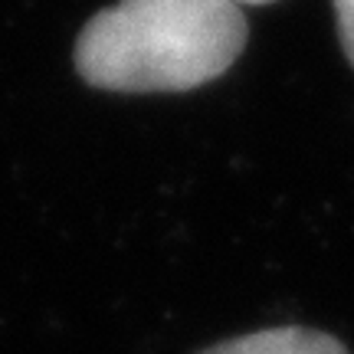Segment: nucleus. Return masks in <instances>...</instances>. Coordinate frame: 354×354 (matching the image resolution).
<instances>
[{
    "mask_svg": "<svg viewBox=\"0 0 354 354\" xmlns=\"http://www.w3.org/2000/svg\"><path fill=\"white\" fill-rule=\"evenodd\" d=\"M246 46L233 0H118L76 39V69L109 92H187L223 76Z\"/></svg>",
    "mask_w": 354,
    "mask_h": 354,
    "instance_id": "1",
    "label": "nucleus"
},
{
    "mask_svg": "<svg viewBox=\"0 0 354 354\" xmlns=\"http://www.w3.org/2000/svg\"><path fill=\"white\" fill-rule=\"evenodd\" d=\"M201 354H348L344 344L331 335L312 328H266L243 335L233 342L214 344Z\"/></svg>",
    "mask_w": 354,
    "mask_h": 354,
    "instance_id": "2",
    "label": "nucleus"
},
{
    "mask_svg": "<svg viewBox=\"0 0 354 354\" xmlns=\"http://www.w3.org/2000/svg\"><path fill=\"white\" fill-rule=\"evenodd\" d=\"M335 10H338V33H342L344 56L354 66V0H335Z\"/></svg>",
    "mask_w": 354,
    "mask_h": 354,
    "instance_id": "3",
    "label": "nucleus"
},
{
    "mask_svg": "<svg viewBox=\"0 0 354 354\" xmlns=\"http://www.w3.org/2000/svg\"><path fill=\"white\" fill-rule=\"evenodd\" d=\"M233 3H272V0H233Z\"/></svg>",
    "mask_w": 354,
    "mask_h": 354,
    "instance_id": "4",
    "label": "nucleus"
}]
</instances>
